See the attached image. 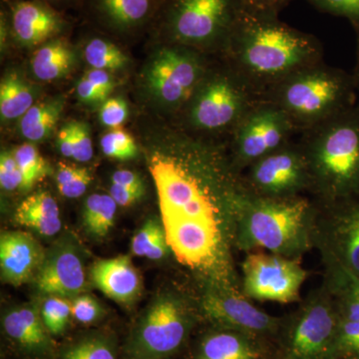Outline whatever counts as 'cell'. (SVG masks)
<instances>
[{"label": "cell", "instance_id": "obj_1", "mask_svg": "<svg viewBox=\"0 0 359 359\" xmlns=\"http://www.w3.org/2000/svg\"><path fill=\"white\" fill-rule=\"evenodd\" d=\"M172 254L202 290H241L237 226L247 198L228 148L183 140L149 163Z\"/></svg>", "mask_w": 359, "mask_h": 359}, {"label": "cell", "instance_id": "obj_2", "mask_svg": "<svg viewBox=\"0 0 359 359\" xmlns=\"http://www.w3.org/2000/svg\"><path fill=\"white\" fill-rule=\"evenodd\" d=\"M219 53L262 98L297 71L323 61V47L318 37L247 1Z\"/></svg>", "mask_w": 359, "mask_h": 359}, {"label": "cell", "instance_id": "obj_3", "mask_svg": "<svg viewBox=\"0 0 359 359\" xmlns=\"http://www.w3.org/2000/svg\"><path fill=\"white\" fill-rule=\"evenodd\" d=\"M299 144L308 163L309 195L318 204L359 196V101L348 110L302 132Z\"/></svg>", "mask_w": 359, "mask_h": 359}, {"label": "cell", "instance_id": "obj_4", "mask_svg": "<svg viewBox=\"0 0 359 359\" xmlns=\"http://www.w3.org/2000/svg\"><path fill=\"white\" fill-rule=\"evenodd\" d=\"M316 214V201L304 195L266 198L249 192L238 216L237 249L302 259L314 249Z\"/></svg>", "mask_w": 359, "mask_h": 359}, {"label": "cell", "instance_id": "obj_5", "mask_svg": "<svg viewBox=\"0 0 359 359\" xmlns=\"http://www.w3.org/2000/svg\"><path fill=\"white\" fill-rule=\"evenodd\" d=\"M358 98L353 74L325 61L297 71L263 96L285 113L297 133L348 110Z\"/></svg>", "mask_w": 359, "mask_h": 359}, {"label": "cell", "instance_id": "obj_6", "mask_svg": "<svg viewBox=\"0 0 359 359\" xmlns=\"http://www.w3.org/2000/svg\"><path fill=\"white\" fill-rule=\"evenodd\" d=\"M262 96L231 66L222 60L210 66L185 108L186 123L193 131L231 135Z\"/></svg>", "mask_w": 359, "mask_h": 359}, {"label": "cell", "instance_id": "obj_7", "mask_svg": "<svg viewBox=\"0 0 359 359\" xmlns=\"http://www.w3.org/2000/svg\"><path fill=\"white\" fill-rule=\"evenodd\" d=\"M245 6V0H166L161 26L173 43L219 53Z\"/></svg>", "mask_w": 359, "mask_h": 359}, {"label": "cell", "instance_id": "obj_8", "mask_svg": "<svg viewBox=\"0 0 359 359\" xmlns=\"http://www.w3.org/2000/svg\"><path fill=\"white\" fill-rule=\"evenodd\" d=\"M340 314L325 283L282 316L276 359H332Z\"/></svg>", "mask_w": 359, "mask_h": 359}, {"label": "cell", "instance_id": "obj_9", "mask_svg": "<svg viewBox=\"0 0 359 359\" xmlns=\"http://www.w3.org/2000/svg\"><path fill=\"white\" fill-rule=\"evenodd\" d=\"M198 304L182 294L160 295L142 316L128 344L132 359H163L179 351L192 332Z\"/></svg>", "mask_w": 359, "mask_h": 359}, {"label": "cell", "instance_id": "obj_10", "mask_svg": "<svg viewBox=\"0 0 359 359\" xmlns=\"http://www.w3.org/2000/svg\"><path fill=\"white\" fill-rule=\"evenodd\" d=\"M313 248L320 252L325 273L359 280V203L356 199L318 204Z\"/></svg>", "mask_w": 359, "mask_h": 359}, {"label": "cell", "instance_id": "obj_11", "mask_svg": "<svg viewBox=\"0 0 359 359\" xmlns=\"http://www.w3.org/2000/svg\"><path fill=\"white\" fill-rule=\"evenodd\" d=\"M297 131L282 109L261 99L245 114L229 138L233 166L241 173L255 162L292 142Z\"/></svg>", "mask_w": 359, "mask_h": 359}, {"label": "cell", "instance_id": "obj_12", "mask_svg": "<svg viewBox=\"0 0 359 359\" xmlns=\"http://www.w3.org/2000/svg\"><path fill=\"white\" fill-rule=\"evenodd\" d=\"M241 273V290L245 297L282 304L302 301V285L309 276L302 259L262 250L245 254Z\"/></svg>", "mask_w": 359, "mask_h": 359}, {"label": "cell", "instance_id": "obj_13", "mask_svg": "<svg viewBox=\"0 0 359 359\" xmlns=\"http://www.w3.org/2000/svg\"><path fill=\"white\" fill-rule=\"evenodd\" d=\"M157 52L148 68L147 81L161 102L184 108L210 67L203 52L171 42Z\"/></svg>", "mask_w": 359, "mask_h": 359}, {"label": "cell", "instance_id": "obj_14", "mask_svg": "<svg viewBox=\"0 0 359 359\" xmlns=\"http://www.w3.org/2000/svg\"><path fill=\"white\" fill-rule=\"evenodd\" d=\"M243 174L249 192L259 197H295L311 189L308 163L294 142L257 161Z\"/></svg>", "mask_w": 359, "mask_h": 359}, {"label": "cell", "instance_id": "obj_15", "mask_svg": "<svg viewBox=\"0 0 359 359\" xmlns=\"http://www.w3.org/2000/svg\"><path fill=\"white\" fill-rule=\"evenodd\" d=\"M200 316L212 327L228 328L256 339H276L282 325V316H271L252 304L238 290H202L197 302Z\"/></svg>", "mask_w": 359, "mask_h": 359}, {"label": "cell", "instance_id": "obj_16", "mask_svg": "<svg viewBox=\"0 0 359 359\" xmlns=\"http://www.w3.org/2000/svg\"><path fill=\"white\" fill-rule=\"evenodd\" d=\"M34 280L43 294L65 299L81 294L86 289V276L76 245L68 238L58 241L45 254Z\"/></svg>", "mask_w": 359, "mask_h": 359}, {"label": "cell", "instance_id": "obj_17", "mask_svg": "<svg viewBox=\"0 0 359 359\" xmlns=\"http://www.w3.org/2000/svg\"><path fill=\"white\" fill-rule=\"evenodd\" d=\"M6 7L13 39L22 46H41L69 25L62 13L40 0H9Z\"/></svg>", "mask_w": 359, "mask_h": 359}, {"label": "cell", "instance_id": "obj_18", "mask_svg": "<svg viewBox=\"0 0 359 359\" xmlns=\"http://www.w3.org/2000/svg\"><path fill=\"white\" fill-rule=\"evenodd\" d=\"M41 245L30 233L6 231L0 238L1 278L9 285H18L34 280L43 263Z\"/></svg>", "mask_w": 359, "mask_h": 359}, {"label": "cell", "instance_id": "obj_19", "mask_svg": "<svg viewBox=\"0 0 359 359\" xmlns=\"http://www.w3.org/2000/svg\"><path fill=\"white\" fill-rule=\"evenodd\" d=\"M91 280L106 297L123 304L136 302L143 289L140 273L128 256L98 259L92 266Z\"/></svg>", "mask_w": 359, "mask_h": 359}, {"label": "cell", "instance_id": "obj_20", "mask_svg": "<svg viewBox=\"0 0 359 359\" xmlns=\"http://www.w3.org/2000/svg\"><path fill=\"white\" fill-rule=\"evenodd\" d=\"M212 327L200 340L197 359H266V340L228 328Z\"/></svg>", "mask_w": 359, "mask_h": 359}, {"label": "cell", "instance_id": "obj_21", "mask_svg": "<svg viewBox=\"0 0 359 359\" xmlns=\"http://www.w3.org/2000/svg\"><path fill=\"white\" fill-rule=\"evenodd\" d=\"M166 0H90L99 20L120 32H128L149 22Z\"/></svg>", "mask_w": 359, "mask_h": 359}, {"label": "cell", "instance_id": "obj_22", "mask_svg": "<svg viewBox=\"0 0 359 359\" xmlns=\"http://www.w3.org/2000/svg\"><path fill=\"white\" fill-rule=\"evenodd\" d=\"M4 332L14 342L32 353H45L50 348L49 332L41 313L34 306L11 309L2 320Z\"/></svg>", "mask_w": 359, "mask_h": 359}, {"label": "cell", "instance_id": "obj_23", "mask_svg": "<svg viewBox=\"0 0 359 359\" xmlns=\"http://www.w3.org/2000/svg\"><path fill=\"white\" fill-rule=\"evenodd\" d=\"M15 221L45 237L55 236L62 228L57 202L45 191L33 193L20 203Z\"/></svg>", "mask_w": 359, "mask_h": 359}, {"label": "cell", "instance_id": "obj_24", "mask_svg": "<svg viewBox=\"0 0 359 359\" xmlns=\"http://www.w3.org/2000/svg\"><path fill=\"white\" fill-rule=\"evenodd\" d=\"M74 65V51L69 42L63 37H57L41 45L32 59L33 74L44 82L65 77Z\"/></svg>", "mask_w": 359, "mask_h": 359}, {"label": "cell", "instance_id": "obj_25", "mask_svg": "<svg viewBox=\"0 0 359 359\" xmlns=\"http://www.w3.org/2000/svg\"><path fill=\"white\" fill-rule=\"evenodd\" d=\"M63 100L51 99L33 105L20 120L21 135L30 142L44 140L55 129L62 114Z\"/></svg>", "mask_w": 359, "mask_h": 359}, {"label": "cell", "instance_id": "obj_26", "mask_svg": "<svg viewBox=\"0 0 359 359\" xmlns=\"http://www.w3.org/2000/svg\"><path fill=\"white\" fill-rule=\"evenodd\" d=\"M34 93L27 82L18 73L11 72L0 84V115L2 120L22 117L34 104Z\"/></svg>", "mask_w": 359, "mask_h": 359}, {"label": "cell", "instance_id": "obj_27", "mask_svg": "<svg viewBox=\"0 0 359 359\" xmlns=\"http://www.w3.org/2000/svg\"><path fill=\"white\" fill-rule=\"evenodd\" d=\"M118 205L110 195L93 194L84 204L83 224L89 233L97 238L105 237L114 226Z\"/></svg>", "mask_w": 359, "mask_h": 359}, {"label": "cell", "instance_id": "obj_28", "mask_svg": "<svg viewBox=\"0 0 359 359\" xmlns=\"http://www.w3.org/2000/svg\"><path fill=\"white\" fill-rule=\"evenodd\" d=\"M131 250L135 256L154 261L166 257L171 249L162 219H148L132 238Z\"/></svg>", "mask_w": 359, "mask_h": 359}, {"label": "cell", "instance_id": "obj_29", "mask_svg": "<svg viewBox=\"0 0 359 359\" xmlns=\"http://www.w3.org/2000/svg\"><path fill=\"white\" fill-rule=\"evenodd\" d=\"M84 56L87 63L94 69L117 70L128 62L124 52L117 45L99 36L87 41Z\"/></svg>", "mask_w": 359, "mask_h": 359}, {"label": "cell", "instance_id": "obj_30", "mask_svg": "<svg viewBox=\"0 0 359 359\" xmlns=\"http://www.w3.org/2000/svg\"><path fill=\"white\" fill-rule=\"evenodd\" d=\"M13 153L22 172L25 180L23 190H30L37 182L41 181L48 174L49 167L46 161L33 144L26 143L18 146Z\"/></svg>", "mask_w": 359, "mask_h": 359}, {"label": "cell", "instance_id": "obj_31", "mask_svg": "<svg viewBox=\"0 0 359 359\" xmlns=\"http://www.w3.org/2000/svg\"><path fill=\"white\" fill-rule=\"evenodd\" d=\"M55 178L59 193L69 199L81 197L92 180L91 174L86 168L63 162L58 164Z\"/></svg>", "mask_w": 359, "mask_h": 359}, {"label": "cell", "instance_id": "obj_32", "mask_svg": "<svg viewBox=\"0 0 359 359\" xmlns=\"http://www.w3.org/2000/svg\"><path fill=\"white\" fill-rule=\"evenodd\" d=\"M100 145L104 155L111 159L128 161L134 159L138 153L133 136L122 127L106 132L101 138Z\"/></svg>", "mask_w": 359, "mask_h": 359}, {"label": "cell", "instance_id": "obj_33", "mask_svg": "<svg viewBox=\"0 0 359 359\" xmlns=\"http://www.w3.org/2000/svg\"><path fill=\"white\" fill-rule=\"evenodd\" d=\"M63 359H116L115 347L107 337L94 335L68 347Z\"/></svg>", "mask_w": 359, "mask_h": 359}, {"label": "cell", "instance_id": "obj_34", "mask_svg": "<svg viewBox=\"0 0 359 359\" xmlns=\"http://www.w3.org/2000/svg\"><path fill=\"white\" fill-rule=\"evenodd\" d=\"M40 313L49 334H62L72 316L71 302L65 297L51 295L42 304Z\"/></svg>", "mask_w": 359, "mask_h": 359}, {"label": "cell", "instance_id": "obj_35", "mask_svg": "<svg viewBox=\"0 0 359 359\" xmlns=\"http://www.w3.org/2000/svg\"><path fill=\"white\" fill-rule=\"evenodd\" d=\"M344 356L359 358V321L340 318L332 359H339Z\"/></svg>", "mask_w": 359, "mask_h": 359}, {"label": "cell", "instance_id": "obj_36", "mask_svg": "<svg viewBox=\"0 0 359 359\" xmlns=\"http://www.w3.org/2000/svg\"><path fill=\"white\" fill-rule=\"evenodd\" d=\"M323 13L344 18L359 29V0H306Z\"/></svg>", "mask_w": 359, "mask_h": 359}, {"label": "cell", "instance_id": "obj_37", "mask_svg": "<svg viewBox=\"0 0 359 359\" xmlns=\"http://www.w3.org/2000/svg\"><path fill=\"white\" fill-rule=\"evenodd\" d=\"M72 134V159L77 162H89L93 157V145L89 127L83 122H70Z\"/></svg>", "mask_w": 359, "mask_h": 359}, {"label": "cell", "instance_id": "obj_38", "mask_svg": "<svg viewBox=\"0 0 359 359\" xmlns=\"http://www.w3.org/2000/svg\"><path fill=\"white\" fill-rule=\"evenodd\" d=\"M22 172H21L15 157H14L13 151L11 152L1 153L0 156V185L4 190L15 191L18 189L23 190Z\"/></svg>", "mask_w": 359, "mask_h": 359}, {"label": "cell", "instance_id": "obj_39", "mask_svg": "<svg viewBox=\"0 0 359 359\" xmlns=\"http://www.w3.org/2000/svg\"><path fill=\"white\" fill-rule=\"evenodd\" d=\"M72 318L78 323L83 325H91L96 323L102 316L103 309L99 302L90 295H78L74 301L71 302Z\"/></svg>", "mask_w": 359, "mask_h": 359}, {"label": "cell", "instance_id": "obj_40", "mask_svg": "<svg viewBox=\"0 0 359 359\" xmlns=\"http://www.w3.org/2000/svg\"><path fill=\"white\" fill-rule=\"evenodd\" d=\"M128 114V105L122 98H109L101 106L99 118L104 126L114 129L122 127Z\"/></svg>", "mask_w": 359, "mask_h": 359}, {"label": "cell", "instance_id": "obj_41", "mask_svg": "<svg viewBox=\"0 0 359 359\" xmlns=\"http://www.w3.org/2000/svg\"><path fill=\"white\" fill-rule=\"evenodd\" d=\"M143 189L126 188V187L111 186L109 195L120 207H130L143 197Z\"/></svg>", "mask_w": 359, "mask_h": 359}, {"label": "cell", "instance_id": "obj_42", "mask_svg": "<svg viewBox=\"0 0 359 359\" xmlns=\"http://www.w3.org/2000/svg\"><path fill=\"white\" fill-rule=\"evenodd\" d=\"M76 90L78 97L84 103L104 102L108 99L103 92L97 88L95 85L85 76L78 82Z\"/></svg>", "mask_w": 359, "mask_h": 359}, {"label": "cell", "instance_id": "obj_43", "mask_svg": "<svg viewBox=\"0 0 359 359\" xmlns=\"http://www.w3.org/2000/svg\"><path fill=\"white\" fill-rule=\"evenodd\" d=\"M84 76L88 78L90 81L107 97L114 89V80L107 70L91 68Z\"/></svg>", "mask_w": 359, "mask_h": 359}, {"label": "cell", "instance_id": "obj_44", "mask_svg": "<svg viewBox=\"0 0 359 359\" xmlns=\"http://www.w3.org/2000/svg\"><path fill=\"white\" fill-rule=\"evenodd\" d=\"M113 185L126 187V188L143 189L145 190L143 180L140 175L129 170H118L112 175Z\"/></svg>", "mask_w": 359, "mask_h": 359}, {"label": "cell", "instance_id": "obj_45", "mask_svg": "<svg viewBox=\"0 0 359 359\" xmlns=\"http://www.w3.org/2000/svg\"><path fill=\"white\" fill-rule=\"evenodd\" d=\"M249 6L269 13L280 14L292 0H245Z\"/></svg>", "mask_w": 359, "mask_h": 359}, {"label": "cell", "instance_id": "obj_46", "mask_svg": "<svg viewBox=\"0 0 359 359\" xmlns=\"http://www.w3.org/2000/svg\"><path fill=\"white\" fill-rule=\"evenodd\" d=\"M57 145L61 154L66 158H71L73 156L72 134L69 123L63 126L57 136Z\"/></svg>", "mask_w": 359, "mask_h": 359}, {"label": "cell", "instance_id": "obj_47", "mask_svg": "<svg viewBox=\"0 0 359 359\" xmlns=\"http://www.w3.org/2000/svg\"><path fill=\"white\" fill-rule=\"evenodd\" d=\"M356 32H358V40H356L355 65H354L353 72L351 74H353L354 85H355L359 101V29L356 30Z\"/></svg>", "mask_w": 359, "mask_h": 359}, {"label": "cell", "instance_id": "obj_48", "mask_svg": "<svg viewBox=\"0 0 359 359\" xmlns=\"http://www.w3.org/2000/svg\"><path fill=\"white\" fill-rule=\"evenodd\" d=\"M40 1L46 2V4H50V6H53V4H63V2L71 1V0H40Z\"/></svg>", "mask_w": 359, "mask_h": 359}, {"label": "cell", "instance_id": "obj_49", "mask_svg": "<svg viewBox=\"0 0 359 359\" xmlns=\"http://www.w3.org/2000/svg\"><path fill=\"white\" fill-rule=\"evenodd\" d=\"M351 359H359V358H351Z\"/></svg>", "mask_w": 359, "mask_h": 359}]
</instances>
